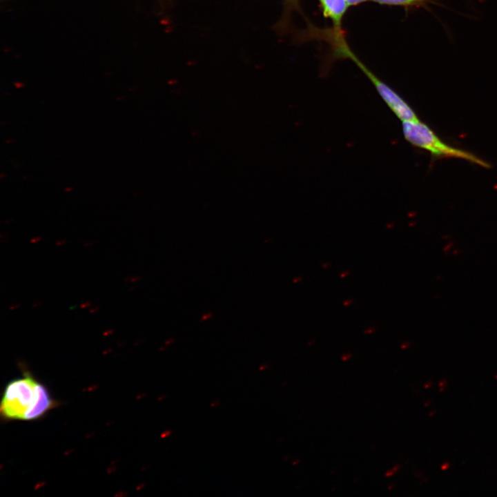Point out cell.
I'll use <instances>...</instances> for the list:
<instances>
[{"instance_id":"obj_1","label":"cell","mask_w":497,"mask_h":497,"mask_svg":"<svg viewBox=\"0 0 497 497\" xmlns=\"http://www.w3.org/2000/svg\"><path fill=\"white\" fill-rule=\"evenodd\" d=\"M405 139L412 146L425 150L435 157H453L465 159L480 166L489 165L467 150L452 147L442 142L436 133L419 119L402 121Z\"/></svg>"},{"instance_id":"obj_2","label":"cell","mask_w":497,"mask_h":497,"mask_svg":"<svg viewBox=\"0 0 497 497\" xmlns=\"http://www.w3.org/2000/svg\"><path fill=\"white\" fill-rule=\"evenodd\" d=\"M36 383L26 376L6 385L1 404V413L6 418L23 420L34 399Z\"/></svg>"},{"instance_id":"obj_3","label":"cell","mask_w":497,"mask_h":497,"mask_svg":"<svg viewBox=\"0 0 497 497\" xmlns=\"http://www.w3.org/2000/svg\"><path fill=\"white\" fill-rule=\"evenodd\" d=\"M345 54L349 55L367 76L382 100L401 121L418 119L413 109L396 92L367 69V67L359 61L348 50H345Z\"/></svg>"},{"instance_id":"obj_4","label":"cell","mask_w":497,"mask_h":497,"mask_svg":"<svg viewBox=\"0 0 497 497\" xmlns=\"http://www.w3.org/2000/svg\"><path fill=\"white\" fill-rule=\"evenodd\" d=\"M53 404L54 402L46 387L37 382L35 387L34 399L25 413L23 420H30L39 418L49 410Z\"/></svg>"},{"instance_id":"obj_5","label":"cell","mask_w":497,"mask_h":497,"mask_svg":"<svg viewBox=\"0 0 497 497\" xmlns=\"http://www.w3.org/2000/svg\"><path fill=\"white\" fill-rule=\"evenodd\" d=\"M325 17L332 19L335 26L340 24L348 6L345 0H320Z\"/></svg>"},{"instance_id":"obj_6","label":"cell","mask_w":497,"mask_h":497,"mask_svg":"<svg viewBox=\"0 0 497 497\" xmlns=\"http://www.w3.org/2000/svg\"><path fill=\"white\" fill-rule=\"evenodd\" d=\"M382 4L403 6L406 7L426 6L429 3H437L439 0H372Z\"/></svg>"},{"instance_id":"obj_7","label":"cell","mask_w":497,"mask_h":497,"mask_svg":"<svg viewBox=\"0 0 497 497\" xmlns=\"http://www.w3.org/2000/svg\"><path fill=\"white\" fill-rule=\"evenodd\" d=\"M347 2V6H353L356 5L360 2L364 1L366 0H345Z\"/></svg>"},{"instance_id":"obj_8","label":"cell","mask_w":497,"mask_h":497,"mask_svg":"<svg viewBox=\"0 0 497 497\" xmlns=\"http://www.w3.org/2000/svg\"><path fill=\"white\" fill-rule=\"evenodd\" d=\"M90 305H91V302L87 301V302H83L80 306L81 309H86V308L89 307Z\"/></svg>"},{"instance_id":"obj_9","label":"cell","mask_w":497,"mask_h":497,"mask_svg":"<svg viewBox=\"0 0 497 497\" xmlns=\"http://www.w3.org/2000/svg\"><path fill=\"white\" fill-rule=\"evenodd\" d=\"M40 240H41V237H36L32 238V239L30 240V242H31L32 243H36V242H39Z\"/></svg>"},{"instance_id":"obj_10","label":"cell","mask_w":497,"mask_h":497,"mask_svg":"<svg viewBox=\"0 0 497 497\" xmlns=\"http://www.w3.org/2000/svg\"><path fill=\"white\" fill-rule=\"evenodd\" d=\"M66 243V240H59V241H57V242H56V244H57V246H61V245L65 244Z\"/></svg>"},{"instance_id":"obj_11","label":"cell","mask_w":497,"mask_h":497,"mask_svg":"<svg viewBox=\"0 0 497 497\" xmlns=\"http://www.w3.org/2000/svg\"><path fill=\"white\" fill-rule=\"evenodd\" d=\"M99 310V307H95V308H92V309H90L89 312H90V313H93L97 312Z\"/></svg>"},{"instance_id":"obj_12","label":"cell","mask_w":497,"mask_h":497,"mask_svg":"<svg viewBox=\"0 0 497 497\" xmlns=\"http://www.w3.org/2000/svg\"><path fill=\"white\" fill-rule=\"evenodd\" d=\"M19 306V304H14L12 305L10 307V310H13V309H15L16 308H18Z\"/></svg>"},{"instance_id":"obj_13","label":"cell","mask_w":497,"mask_h":497,"mask_svg":"<svg viewBox=\"0 0 497 497\" xmlns=\"http://www.w3.org/2000/svg\"><path fill=\"white\" fill-rule=\"evenodd\" d=\"M40 304H41V302H34V304H32V306L35 307V306H39V305H40Z\"/></svg>"},{"instance_id":"obj_14","label":"cell","mask_w":497,"mask_h":497,"mask_svg":"<svg viewBox=\"0 0 497 497\" xmlns=\"http://www.w3.org/2000/svg\"><path fill=\"white\" fill-rule=\"evenodd\" d=\"M113 331V329L107 330L104 332V335H107L108 333H111Z\"/></svg>"},{"instance_id":"obj_15","label":"cell","mask_w":497,"mask_h":497,"mask_svg":"<svg viewBox=\"0 0 497 497\" xmlns=\"http://www.w3.org/2000/svg\"><path fill=\"white\" fill-rule=\"evenodd\" d=\"M91 244H92V242H86V243L84 244L85 246H90V245H91Z\"/></svg>"}]
</instances>
